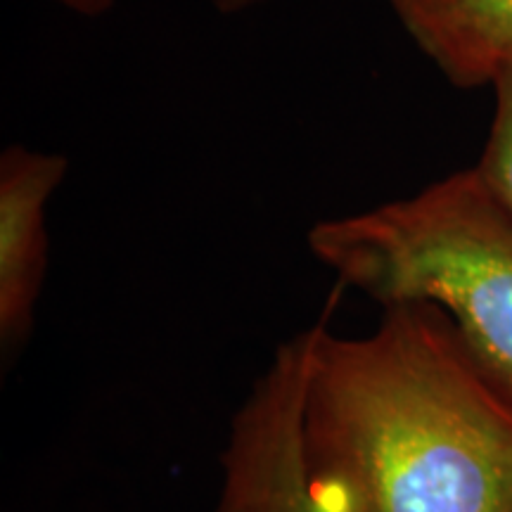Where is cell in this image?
I'll use <instances>...</instances> for the list:
<instances>
[{
    "instance_id": "7a4b0ae2",
    "label": "cell",
    "mask_w": 512,
    "mask_h": 512,
    "mask_svg": "<svg viewBox=\"0 0 512 512\" xmlns=\"http://www.w3.org/2000/svg\"><path fill=\"white\" fill-rule=\"evenodd\" d=\"M309 249L339 283L382 309L439 306L512 406V216L475 166L403 200L320 221L309 230Z\"/></svg>"
},
{
    "instance_id": "8992f818",
    "label": "cell",
    "mask_w": 512,
    "mask_h": 512,
    "mask_svg": "<svg viewBox=\"0 0 512 512\" xmlns=\"http://www.w3.org/2000/svg\"><path fill=\"white\" fill-rule=\"evenodd\" d=\"M494 121L475 171L486 190L512 216V60L496 74Z\"/></svg>"
},
{
    "instance_id": "6da1fadb",
    "label": "cell",
    "mask_w": 512,
    "mask_h": 512,
    "mask_svg": "<svg viewBox=\"0 0 512 512\" xmlns=\"http://www.w3.org/2000/svg\"><path fill=\"white\" fill-rule=\"evenodd\" d=\"M311 328L306 448L363 512H512V406L439 306H384L363 337Z\"/></svg>"
},
{
    "instance_id": "5b68a950",
    "label": "cell",
    "mask_w": 512,
    "mask_h": 512,
    "mask_svg": "<svg viewBox=\"0 0 512 512\" xmlns=\"http://www.w3.org/2000/svg\"><path fill=\"white\" fill-rule=\"evenodd\" d=\"M389 5L453 86H491L512 60V0H389Z\"/></svg>"
},
{
    "instance_id": "277c9868",
    "label": "cell",
    "mask_w": 512,
    "mask_h": 512,
    "mask_svg": "<svg viewBox=\"0 0 512 512\" xmlns=\"http://www.w3.org/2000/svg\"><path fill=\"white\" fill-rule=\"evenodd\" d=\"M69 162L53 152L8 147L0 157V342L17 351L34 328L48 268V202Z\"/></svg>"
},
{
    "instance_id": "3957f363",
    "label": "cell",
    "mask_w": 512,
    "mask_h": 512,
    "mask_svg": "<svg viewBox=\"0 0 512 512\" xmlns=\"http://www.w3.org/2000/svg\"><path fill=\"white\" fill-rule=\"evenodd\" d=\"M313 328L278 344L230 422L221 489L211 512H363L313 465L304 437Z\"/></svg>"
},
{
    "instance_id": "52a82bcc",
    "label": "cell",
    "mask_w": 512,
    "mask_h": 512,
    "mask_svg": "<svg viewBox=\"0 0 512 512\" xmlns=\"http://www.w3.org/2000/svg\"><path fill=\"white\" fill-rule=\"evenodd\" d=\"M221 12H240L245 8H252V5L261 3V0H211Z\"/></svg>"
}]
</instances>
